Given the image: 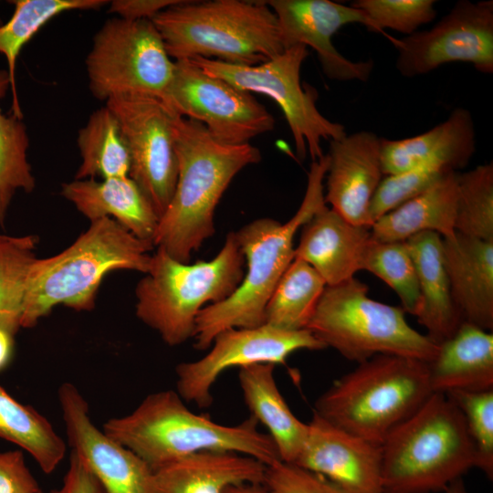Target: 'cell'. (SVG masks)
<instances>
[{
    "label": "cell",
    "instance_id": "5",
    "mask_svg": "<svg viewBox=\"0 0 493 493\" xmlns=\"http://www.w3.org/2000/svg\"><path fill=\"white\" fill-rule=\"evenodd\" d=\"M152 22L173 61L199 57L255 66L285 50L277 16L264 1H182Z\"/></svg>",
    "mask_w": 493,
    "mask_h": 493
},
{
    "label": "cell",
    "instance_id": "25",
    "mask_svg": "<svg viewBox=\"0 0 493 493\" xmlns=\"http://www.w3.org/2000/svg\"><path fill=\"white\" fill-rule=\"evenodd\" d=\"M434 393L493 389V334L462 322L427 363Z\"/></svg>",
    "mask_w": 493,
    "mask_h": 493
},
{
    "label": "cell",
    "instance_id": "38",
    "mask_svg": "<svg viewBox=\"0 0 493 493\" xmlns=\"http://www.w3.org/2000/svg\"><path fill=\"white\" fill-rule=\"evenodd\" d=\"M461 411L474 442L477 468L493 477V389L446 393Z\"/></svg>",
    "mask_w": 493,
    "mask_h": 493
},
{
    "label": "cell",
    "instance_id": "30",
    "mask_svg": "<svg viewBox=\"0 0 493 493\" xmlns=\"http://www.w3.org/2000/svg\"><path fill=\"white\" fill-rule=\"evenodd\" d=\"M0 438L27 452L46 474L66 455V444L50 422L35 408L14 399L0 385Z\"/></svg>",
    "mask_w": 493,
    "mask_h": 493
},
{
    "label": "cell",
    "instance_id": "29",
    "mask_svg": "<svg viewBox=\"0 0 493 493\" xmlns=\"http://www.w3.org/2000/svg\"><path fill=\"white\" fill-rule=\"evenodd\" d=\"M81 163L75 180L129 176L131 160L121 124L105 104L93 111L77 139Z\"/></svg>",
    "mask_w": 493,
    "mask_h": 493
},
{
    "label": "cell",
    "instance_id": "15",
    "mask_svg": "<svg viewBox=\"0 0 493 493\" xmlns=\"http://www.w3.org/2000/svg\"><path fill=\"white\" fill-rule=\"evenodd\" d=\"M395 67L406 78L427 74L452 62L470 63L477 71L493 72V2L458 1L429 30L393 39Z\"/></svg>",
    "mask_w": 493,
    "mask_h": 493
},
{
    "label": "cell",
    "instance_id": "11",
    "mask_svg": "<svg viewBox=\"0 0 493 493\" xmlns=\"http://www.w3.org/2000/svg\"><path fill=\"white\" fill-rule=\"evenodd\" d=\"M89 88L100 101L125 95L160 99L174 61L152 20L108 19L85 60Z\"/></svg>",
    "mask_w": 493,
    "mask_h": 493
},
{
    "label": "cell",
    "instance_id": "47",
    "mask_svg": "<svg viewBox=\"0 0 493 493\" xmlns=\"http://www.w3.org/2000/svg\"><path fill=\"white\" fill-rule=\"evenodd\" d=\"M2 26V21H1V18H0V26Z\"/></svg>",
    "mask_w": 493,
    "mask_h": 493
},
{
    "label": "cell",
    "instance_id": "9",
    "mask_svg": "<svg viewBox=\"0 0 493 493\" xmlns=\"http://www.w3.org/2000/svg\"><path fill=\"white\" fill-rule=\"evenodd\" d=\"M355 277L326 286L307 329L326 348L361 363L377 355L430 362L438 345L412 328L401 307L372 299Z\"/></svg>",
    "mask_w": 493,
    "mask_h": 493
},
{
    "label": "cell",
    "instance_id": "42",
    "mask_svg": "<svg viewBox=\"0 0 493 493\" xmlns=\"http://www.w3.org/2000/svg\"><path fill=\"white\" fill-rule=\"evenodd\" d=\"M183 0H113L109 13L126 20H152L163 10Z\"/></svg>",
    "mask_w": 493,
    "mask_h": 493
},
{
    "label": "cell",
    "instance_id": "20",
    "mask_svg": "<svg viewBox=\"0 0 493 493\" xmlns=\"http://www.w3.org/2000/svg\"><path fill=\"white\" fill-rule=\"evenodd\" d=\"M451 298L463 322L493 329V241L456 232L442 243Z\"/></svg>",
    "mask_w": 493,
    "mask_h": 493
},
{
    "label": "cell",
    "instance_id": "44",
    "mask_svg": "<svg viewBox=\"0 0 493 493\" xmlns=\"http://www.w3.org/2000/svg\"><path fill=\"white\" fill-rule=\"evenodd\" d=\"M14 345V334L0 328V370L9 362Z\"/></svg>",
    "mask_w": 493,
    "mask_h": 493
},
{
    "label": "cell",
    "instance_id": "2",
    "mask_svg": "<svg viewBox=\"0 0 493 493\" xmlns=\"http://www.w3.org/2000/svg\"><path fill=\"white\" fill-rule=\"evenodd\" d=\"M103 432L137 455L152 471L202 451L251 456L266 467L280 461L271 437L254 417L225 425L191 411L177 392L147 395L129 414L103 424Z\"/></svg>",
    "mask_w": 493,
    "mask_h": 493
},
{
    "label": "cell",
    "instance_id": "16",
    "mask_svg": "<svg viewBox=\"0 0 493 493\" xmlns=\"http://www.w3.org/2000/svg\"><path fill=\"white\" fill-rule=\"evenodd\" d=\"M58 396L71 452L92 474L103 493H152V469L96 427L79 390L71 383H64Z\"/></svg>",
    "mask_w": 493,
    "mask_h": 493
},
{
    "label": "cell",
    "instance_id": "37",
    "mask_svg": "<svg viewBox=\"0 0 493 493\" xmlns=\"http://www.w3.org/2000/svg\"><path fill=\"white\" fill-rule=\"evenodd\" d=\"M451 172L442 163H427L386 175L376 189L370 205V216L374 223L386 213L422 194Z\"/></svg>",
    "mask_w": 493,
    "mask_h": 493
},
{
    "label": "cell",
    "instance_id": "27",
    "mask_svg": "<svg viewBox=\"0 0 493 493\" xmlns=\"http://www.w3.org/2000/svg\"><path fill=\"white\" fill-rule=\"evenodd\" d=\"M272 363L239 368L238 381L251 416L269 432L280 460L294 464L307 439L309 425L292 413L274 377Z\"/></svg>",
    "mask_w": 493,
    "mask_h": 493
},
{
    "label": "cell",
    "instance_id": "41",
    "mask_svg": "<svg viewBox=\"0 0 493 493\" xmlns=\"http://www.w3.org/2000/svg\"><path fill=\"white\" fill-rule=\"evenodd\" d=\"M21 450L0 451V493H39Z\"/></svg>",
    "mask_w": 493,
    "mask_h": 493
},
{
    "label": "cell",
    "instance_id": "24",
    "mask_svg": "<svg viewBox=\"0 0 493 493\" xmlns=\"http://www.w3.org/2000/svg\"><path fill=\"white\" fill-rule=\"evenodd\" d=\"M266 466L241 454L202 451L152 471V493H224L240 484H263Z\"/></svg>",
    "mask_w": 493,
    "mask_h": 493
},
{
    "label": "cell",
    "instance_id": "35",
    "mask_svg": "<svg viewBox=\"0 0 493 493\" xmlns=\"http://www.w3.org/2000/svg\"><path fill=\"white\" fill-rule=\"evenodd\" d=\"M362 270L372 273L398 296L405 313L416 317L421 296L415 267L405 241L384 242L371 238L363 252Z\"/></svg>",
    "mask_w": 493,
    "mask_h": 493
},
{
    "label": "cell",
    "instance_id": "39",
    "mask_svg": "<svg viewBox=\"0 0 493 493\" xmlns=\"http://www.w3.org/2000/svg\"><path fill=\"white\" fill-rule=\"evenodd\" d=\"M433 0H357L351 5L363 12L373 31L384 28L410 36L436 16Z\"/></svg>",
    "mask_w": 493,
    "mask_h": 493
},
{
    "label": "cell",
    "instance_id": "7",
    "mask_svg": "<svg viewBox=\"0 0 493 493\" xmlns=\"http://www.w3.org/2000/svg\"><path fill=\"white\" fill-rule=\"evenodd\" d=\"M434 393L427 362L377 355L334 381L314 413L330 424L382 445Z\"/></svg>",
    "mask_w": 493,
    "mask_h": 493
},
{
    "label": "cell",
    "instance_id": "46",
    "mask_svg": "<svg viewBox=\"0 0 493 493\" xmlns=\"http://www.w3.org/2000/svg\"><path fill=\"white\" fill-rule=\"evenodd\" d=\"M445 493H467L462 477L452 482L445 490Z\"/></svg>",
    "mask_w": 493,
    "mask_h": 493
},
{
    "label": "cell",
    "instance_id": "33",
    "mask_svg": "<svg viewBox=\"0 0 493 493\" xmlns=\"http://www.w3.org/2000/svg\"><path fill=\"white\" fill-rule=\"evenodd\" d=\"M10 87L7 70L0 69V100ZM29 139L23 118L4 114L0 108V227L5 228L7 212L16 193L30 194L36 179L27 160Z\"/></svg>",
    "mask_w": 493,
    "mask_h": 493
},
{
    "label": "cell",
    "instance_id": "23",
    "mask_svg": "<svg viewBox=\"0 0 493 493\" xmlns=\"http://www.w3.org/2000/svg\"><path fill=\"white\" fill-rule=\"evenodd\" d=\"M61 195L89 222L111 218L136 237L153 245L160 218L130 176L74 179L62 184Z\"/></svg>",
    "mask_w": 493,
    "mask_h": 493
},
{
    "label": "cell",
    "instance_id": "48",
    "mask_svg": "<svg viewBox=\"0 0 493 493\" xmlns=\"http://www.w3.org/2000/svg\"><path fill=\"white\" fill-rule=\"evenodd\" d=\"M39 493H43L42 491H40Z\"/></svg>",
    "mask_w": 493,
    "mask_h": 493
},
{
    "label": "cell",
    "instance_id": "3",
    "mask_svg": "<svg viewBox=\"0 0 493 493\" xmlns=\"http://www.w3.org/2000/svg\"><path fill=\"white\" fill-rule=\"evenodd\" d=\"M328 154L312 162L304 198L286 223L263 217L235 232L246 261V273L227 299L207 305L198 314L193 338L198 351L210 348L215 337L230 328H254L265 323L266 305L281 276L294 259V237L299 228L323 207V180Z\"/></svg>",
    "mask_w": 493,
    "mask_h": 493
},
{
    "label": "cell",
    "instance_id": "34",
    "mask_svg": "<svg viewBox=\"0 0 493 493\" xmlns=\"http://www.w3.org/2000/svg\"><path fill=\"white\" fill-rule=\"evenodd\" d=\"M37 242L38 237L33 235L0 234V328L14 335L21 328L26 284L37 258Z\"/></svg>",
    "mask_w": 493,
    "mask_h": 493
},
{
    "label": "cell",
    "instance_id": "4",
    "mask_svg": "<svg viewBox=\"0 0 493 493\" xmlns=\"http://www.w3.org/2000/svg\"><path fill=\"white\" fill-rule=\"evenodd\" d=\"M153 246L111 218L90 222L69 246L49 257H37L31 265L21 328L36 326L58 305L77 311L91 310L104 277L122 269L145 274Z\"/></svg>",
    "mask_w": 493,
    "mask_h": 493
},
{
    "label": "cell",
    "instance_id": "26",
    "mask_svg": "<svg viewBox=\"0 0 493 493\" xmlns=\"http://www.w3.org/2000/svg\"><path fill=\"white\" fill-rule=\"evenodd\" d=\"M412 256L421 296L417 321L435 344L450 338L463 322L451 298L443 261V237L422 232L405 241Z\"/></svg>",
    "mask_w": 493,
    "mask_h": 493
},
{
    "label": "cell",
    "instance_id": "19",
    "mask_svg": "<svg viewBox=\"0 0 493 493\" xmlns=\"http://www.w3.org/2000/svg\"><path fill=\"white\" fill-rule=\"evenodd\" d=\"M330 142L325 203L350 223L371 229L370 205L383 175L382 138L362 131Z\"/></svg>",
    "mask_w": 493,
    "mask_h": 493
},
{
    "label": "cell",
    "instance_id": "1",
    "mask_svg": "<svg viewBox=\"0 0 493 493\" xmlns=\"http://www.w3.org/2000/svg\"><path fill=\"white\" fill-rule=\"evenodd\" d=\"M172 121L178 177L153 246L189 263L215 234V210L229 184L242 169L259 163L261 152L250 143L223 144L202 123L173 111Z\"/></svg>",
    "mask_w": 493,
    "mask_h": 493
},
{
    "label": "cell",
    "instance_id": "8",
    "mask_svg": "<svg viewBox=\"0 0 493 493\" xmlns=\"http://www.w3.org/2000/svg\"><path fill=\"white\" fill-rule=\"evenodd\" d=\"M244 265L235 231L226 235L220 251L208 261L180 262L157 247L135 288L136 316L167 345L183 344L193 338L200 311L237 288Z\"/></svg>",
    "mask_w": 493,
    "mask_h": 493
},
{
    "label": "cell",
    "instance_id": "22",
    "mask_svg": "<svg viewBox=\"0 0 493 493\" xmlns=\"http://www.w3.org/2000/svg\"><path fill=\"white\" fill-rule=\"evenodd\" d=\"M475 152L472 115L458 107L446 121L422 134L401 140L382 138L383 173L391 175L433 163L456 172L468 164Z\"/></svg>",
    "mask_w": 493,
    "mask_h": 493
},
{
    "label": "cell",
    "instance_id": "36",
    "mask_svg": "<svg viewBox=\"0 0 493 493\" xmlns=\"http://www.w3.org/2000/svg\"><path fill=\"white\" fill-rule=\"evenodd\" d=\"M456 232L493 241V164L456 174Z\"/></svg>",
    "mask_w": 493,
    "mask_h": 493
},
{
    "label": "cell",
    "instance_id": "13",
    "mask_svg": "<svg viewBox=\"0 0 493 493\" xmlns=\"http://www.w3.org/2000/svg\"><path fill=\"white\" fill-rule=\"evenodd\" d=\"M201 359L175 368L176 388L182 399L200 408L213 403L212 388L226 370L255 363L286 364L299 350L326 349L308 329L290 330L267 323L254 328H230L219 332Z\"/></svg>",
    "mask_w": 493,
    "mask_h": 493
},
{
    "label": "cell",
    "instance_id": "21",
    "mask_svg": "<svg viewBox=\"0 0 493 493\" xmlns=\"http://www.w3.org/2000/svg\"><path fill=\"white\" fill-rule=\"evenodd\" d=\"M370 238V228L350 223L325 205L301 226L294 258L309 264L326 286H335L362 270Z\"/></svg>",
    "mask_w": 493,
    "mask_h": 493
},
{
    "label": "cell",
    "instance_id": "32",
    "mask_svg": "<svg viewBox=\"0 0 493 493\" xmlns=\"http://www.w3.org/2000/svg\"><path fill=\"white\" fill-rule=\"evenodd\" d=\"M325 288L309 264L294 258L266 305L265 323L290 330L307 329Z\"/></svg>",
    "mask_w": 493,
    "mask_h": 493
},
{
    "label": "cell",
    "instance_id": "6",
    "mask_svg": "<svg viewBox=\"0 0 493 493\" xmlns=\"http://www.w3.org/2000/svg\"><path fill=\"white\" fill-rule=\"evenodd\" d=\"M383 493L444 491L477 467L464 416L444 393H434L382 444Z\"/></svg>",
    "mask_w": 493,
    "mask_h": 493
},
{
    "label": "cell",
    "instance_id": "12",
    "mask_svg": "<svg viewBox=\"0 0 493 493\" xmlns=\"http://www.w3.org/2000/svg\"><path fill=\"white\" fill-rule=\"evenodd\" d=\"M160 100L173 113L202 123L223 144L249 143L275 127L274 117L251 93L206 74L190 60L174 61Z\"/></svg>",
    "mask_w": 493,
    "mask_h": 493
},
{
    "label": "cell",
    "instance_id": "31",
    "mask_svg": "<svg viewBox=\"0 0 493 493\" xmlns=\"http://www.w3.org/2000/svg\"><path fill=\"white\" fill-rule=\"evenodd\" d=\"M12 17L0 26V53L7 61L12 89V113L23 118L16 87V59L23 47L48 21L71 10H98L108 4L105 0H15Z\"/></svg>",
    "mask_w": 493,
    "mask_h": 493
},
{
    "label": "cell",
    "instance_id": "45",
    "mask_svg": "<svg viewBox=\"0 0 493 493\" xmlns=\"http://www.w3.org/2000/svg\"><path fill=\"white\" fill-rule=\"evenodd\" d=\"M224 493H267L262 484H240L227 488Z\"/></svg>",
    "mask_w": 493,
    "mask_h": 493
},
{
    "label": "cell",
    "instance_id": "18",
    "mask_svg": "<svg viewBox=\"0 0 493 493\" xmlns=\"http://www.w3.org/2000/svg\"><path fill=\"white\" fill-rule=\"evenodd\" d=\"M294 465L320 474L345 493H383L382 445L344 431L313 412Z\"/></svg>",
    "mask_w": 493,
    "mask_h": 493
},
{
    "label": "cell",
    "instance_id": "10",
    "mask_svg": "<svg viewBox=\"0 0 493 493\" xmlns=\"http://www.w3.org/2000/svg\"><path fill=\"white\" fill-rule=\"evenodd\" d=\"M308 55L307 47L296 45L255 66L233 65L199 57L186 60L239 89L264 94L274 100L287 120L298 157L304 160L309 153L314 162L324 155L322 140H339L346 135V131L343 125L330 121L320 112L315 89L301 85L300 68Z\"/></svg>",
    "mask_w": 493,
    "mask_h": 493
},
{
    "label": "cell",
    "instance_id": "17",
    "mask_svg": "<svg viewBox=\"0 0 493 493\" xmlns=\"http://www.w3.org/2000/svg\"><path fill=\"white\" fill-rule=\"evenodd\" d=\"M277 16L285 49L304 45L312 47L323 73L334 80L366 81L372 71V60L354 62L341 55L332 37L342 26L359 23L373 31L366 15L351 6L330 0L264 1Z\"/></svg>",
    "mask_w": 493,
    "mask_h": 493
},
{
    "label": "cell",
    "instance_id": "14",
    "mask_svg": "<svg viewBox=\"0 0 493 493\" xmlns=\"http://www.w3.org/2000/svg\"><path fill=\"white\" fill-rule=\"evenodd\" d=\"M105 103L116 115L128 145L129 176L161 218L178 177L172 111L160 99L142 95L112 97Z\"/></svg>",
    "mask_w": 493,
    "mask_h": 493
},
{
    "label": "cell",
    "instance_id": "40",
    "mask_svg": "<svg viewBox=\"0 0 493 493\" xmlns=\"http://www.w3.org/2000/svg\"><path fill=\"white\" fill-rule=\"evenodd\" d=\"M262 485L267 493H345L325 477L281 460L266 467Z\"/></svg>",
    "mask_w": 493,
    "mask_h": 493
},
{
    "label": "cell",
    "instance_id": "43",
    "mask_svg": "<svg viewBox=\"0 0 493 493\" xmlns=\"http://www.w3.org/2000/svg\"><path fill=\"white\" fill-rule=\"evenodd\" d=\"M49 493H103V491L85 465L71 452L62 485Z\"/></svg>",
    "mask_w": 493,
    "mask_h": 493
},
{
    "label": "cell",
    "instance_id": "28",
    "mask_svg": "<svg viewBox=\"0 0 493 493\" xmlns=\"http://www.w3.org/2000/svg\"><path fill=\"white\" fill-rule=\"evenodd\" d=\"M456 172H451L422 194L377 219L371 227L372 238L384 242L406 241L422 232L443 238L456 234Z\"/></svg>",
    "mask_w": 493,
    "mask_h": 493
}]
</instances>
